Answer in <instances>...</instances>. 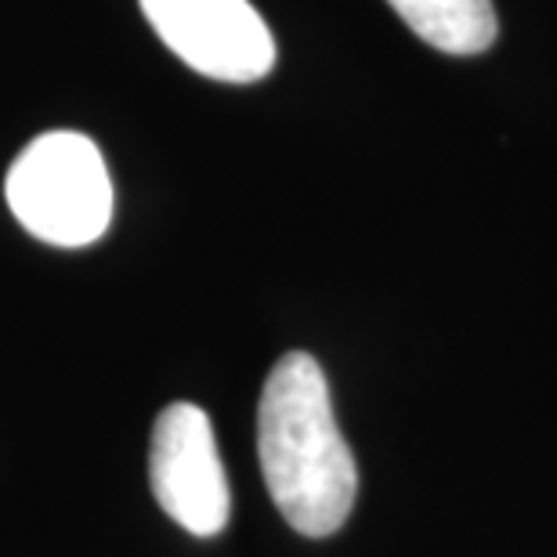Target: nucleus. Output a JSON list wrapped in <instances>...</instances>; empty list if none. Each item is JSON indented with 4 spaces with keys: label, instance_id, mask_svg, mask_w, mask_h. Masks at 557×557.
Returning a JSON list of instances; mask_svg holds the SVG:
<instances>
[{
    "label": "nucleus",
    "instance_id": "20e7f679",
    "mask_svg": "<svg viewBox=\"0 0 557 557\" xmlns=\"http://www.w3.org/2000/svg\"><path fill=\"white\" fill-rule=\"evenodd\" d=\"M149 26L188 70L221 84L272 73L275 40L250 0H138Z\"/></svg>",
    "mask_w": 557,
    "mask_h": 557
},
{
    "label": "nucleus",
    "instance_id": "f03ea898",
    "mask_svg": "<svg viewBox=\"0 0 557 557\" xmlns=\"http://www.w3.org/2000/svg\"><path fill=\"white\" fill-rule=\"evenodd\" d=\"M8 207L18 225L51 247H87L113 221V182L91 138L51 131L29 141L8 171Z\"/></svg>",
    "mask_w": 557,
    "mask_h": 557
},
{
    "label": "nucleus",
    "instance_id": "f257e3e1",
    "mask_svg": "<svg viewBox=\"0 0 557 557\" xmlns=\"http://www.w3.org/2000/svg\"><path fill=\"white\" fill-rule=\"evenodd\" d=\"M258 456L272 504L300 536H333L355 507L359 467L344 442L322 366L286 351L258 406Z\"/></svg>",
    "mask_w": 557,
    "mask_h": 557
},
{
    "label": "nucleus",
    "instance_id": "7ed1b4c3",
    "mask_svg": "<svg viewBox=\"0 0 557 557\" xmlns=\"http://www.w3.org/2000/svg\"><path fill=\"white\" fill-rule=\"evenodd\" d=\"M149 482L163 515L193 536L228 525L232 493L210 417L193 403H171L152 423Z\"/></svg>",
    "mask_w": 557,
    "mask_h": 557
},
{
    "label": "nucleus",
    "instance_id": "39448f33",
    "mask_svg": "<svg viewBox=\"0 0 557 557\" xmlns=\"http://www.w3.org/2000/svg\"><path fill=\"white\" fill-rule=\"evenodd\" d=\"M423 44L445 54H478L496 40L493 0H387Z\"/></svg>",
    "mask_w": 557,
    "mask_h": 557
}]
</instances>
